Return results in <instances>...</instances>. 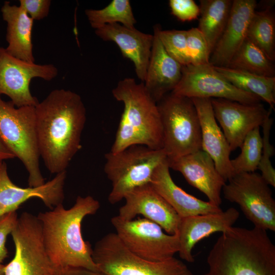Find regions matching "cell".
<instances>
[{"label": "cell", "instance_id": "6da1fadb", "mask_svg": "<svg viewBox=\"0 0 275 275\" xmlns=\"http://www.w3.org/2000/svg\"><path fill=\"white\" fill-rule=\"evenodd\" d=\"M35 107L40 157L50 173L66 171L81 147L86 121L82 100L70 90L56 89Z\"/></svg>", "mask_w": 275, "mask_h": 275}, {"label": "cell", "instance_id": "7a4b0ae2", "mask_svg": "<svg viewBox=\"0 0 275 275\" xmlns=\"http://www.w3.org/2000/svg\"><path fill=\"white\" fill-rule=\"evenodd\" d=\"M99 208V201L93 197L79 196L69 209L61 204L37 216L45 250L56 269L80 267L100 272L92 259L93 248L81 234L84 218Z\"/></svg>", "mask_w": 275, "mask_h": 275}, {"label": "cell", "instance_id": "3957f363", "mask_svg": "<svg viewBox=\"0 0 275 275\" xmlns=\"http://www.w3.org/2000/svg\"><path fill=\"white\" fill-rule=\"evenodd\" d=\"M204 275H275V246L266 231L231 227L207 258Z\"/></svg>", "mask_w": 275, "mask_h": 275}, {"label": "cell", "instance_id": "277c9868", "mask_svg": "<svg viewBox=\"0 0 275 275\" xmlns=\"http://www.w3.org/2000/svg\"><path fill=\"white\" fill-rule=\"evenodd\" d=\"M112 94L123 103L124 109L110 151L116 153L134 145L162 149V128L157 103L143 82L137 83L132 78H124L113 89Z\"/></svg>", "mask_w": 275, "mask_h": 275}, {"label": "cell", "instance_id": "5b68a950", "mask_svg": "<svg viewBox=\"0 0 275 275\" xmlns=\"http://www.w3.org/2000/svg\"><path fill=\"white\" fill-rule=\"evenodd\" d=\"M35 106L16 107L0 96V137L29 174L30 187L45 183L40 168Z\"/></svg>", "mask_w": 275, "mask_h": 275}, {"label": "cell", "instance_id": "8992f818", "mask_svg": "<svg viewBox=\"0 0 275 275\" xmlns=\"http://www.w3.org/2000/svg\"><path fill=\"white\" fill-rule=\"evenodd\" d=\"M105 159L104 171L112 185L108 200L115 204L134 189L150 183L155 170L167 155L163 149L134 145L116 153L110 151Z\"/></svg>", "mask_w": 275, "mask_h": 275}, {"label": "cell", "instance_id": "52a82bcc", "mask_svg": "<svg viewBox=\"0 0 275 275\" xmlns=\"http://www.w3.org/2000/svg\"><path fill=\"white\" fill-rule=\"evenodd\" d=\"M163 134V147L168 159L201 148V132L192 99L170 93L158 103Z\"/></svg>", "mask_w": 275, "mask_h": 275}, {"label": "cell", "instance_id": "ba28073f", "mask_svg": "<svg viewBox=\"0 0 275 275\" xmlns=\"http://www.w3.org/2000/svg\"><path fill=\"white\" fill-rule=\"evenodd\" d=\"M92 257L100 272L106 275H194L185 263L174 257L162 261L138 257L113 233L95 243Z\"/></svg>", "mask_w": 275, "mask_h": 275}, {"label": "cell", "instance_id": "9c48e42d", "mask_svg": "<svg viewBox=\"0 0 275 275\" xmlns=\"http://www.w3.org/2000/svg\"><path fill=\"white\" fill-rule=\"evenodd\" d=\"M222 191L228 201L237 204L254 227L275 231V201L269 185L255 172L235 175Z\"/></svg>", "mask_w": 275, "mask_h": 275}, {"label": "cell", "instance_id": "30bf717a", "mask_svg": "<svg viewBox=\"0 0 275 275\" xmlns=\"http://www.w3.org/2000/svg\"><path fill=\"white\" fill-rule=\"evenodd\" d=\"M11 234L15 255L5 265L4 275H54L56 268L45 250L37 216L23 212Z\"/></svg>", "mask_w": 275, "mask_h": 275}, {"label": "cell", "instance_id": "8fae6325", "mask_svg": "<svg viewBox=\"0 0 275 275\" xmlns=\"http://www.w3.org/2000/svg\"><path fill=\"white\" fill-rule=\"evenodd\" d=\"M111 223L118 237L131 253L144 259L162 261L174 257L179 250L178 234L171 235L146 218L126 221L118 215Z\"/></svg>", "mask_w": 275, "mask_h": 275}, {"label": "cell", "instance_id": "7c38bea8", "mask_svg": "<svg viewBox=\"0 0 275 275\" xmlns=\"http://www.w3.org/2000/svg\"><path fill=\"white\" fill-rule=\"evenodd\" d=\"M172 93L189 98H219L245 104L260 103L258 96L229 82L210 63L182 66L180 80Z\"/></svg>", "mask_w": 275, "mask_h": 275}, {"label": "cell", "instance_id": "4fadbf2b", "mask_svg": "<svg viewBox=\"0 0 275 275\" xmlns=\"http://www.w3.org/2000/svg\"><path fill=\"white\" fill-rule=\"evenodd\" d=\"M58 74L52 64H38L17 59L0 47V96H8L18 107L36 106L39 102L30 89L32 79L36 77L50 81Z\"/></svg>", "mask_w": 275, "mask_h": 275}, {"label": "cell", "instance_id": "5bb4252c", "mask_svg": "<svg viewBox=\"0 0 275 275\" xmlns=\"http://www.w3.org/2000/svg\"><path fill=\"white\" fill-rule=\"evenodd\" d=\"M214 117L231 151L240 148L248 134L260 127L270 115L260 103L245 104L224 99H210Z\"/></svg>", "mask_w": 275, "mask_h": 275}, {"label": "cell", "instance_id": "9a60e30c", "mask_svg": "<svg viewBox=\"0 0 275 275\" xmlns=\"http://www.w3.org/2000/svg\"><path fill=\"white\" fill-rule=\"evenodd\" d=\"M124 199L125 203L119 210L121 218L130 221L141 214L158 224L167 233L178 234L181 217L150 183L134 189Z\"/></svg>", "mask_w": 275, "mask_h": 275}, {"label": "cell", "instance_id": "2e32d148", "mask_svg": "<svg viewBox=\"0 0 275 275\" xmlns=\"http://www.w3.org/2000/svg\"><path fill=\"white\" fill-rule=\"evenodd\" d=\"M66 171L59 173L43 185L37 187H21L10 179L7 166L4 161L0 164V217L12 211H16L28 200L37 198L50 210L63 204Z\"/></svg>", "mask_w": 275, "mask_h": 275}, {"label": "cell", "instance_id": "e0dca14e", "mask_svg": "<svg viewBox=\"0 0 275 275\" xmlns=\"http://www.w3.org/2000/svg\"><path fill=\"white\" fill-rule=\"evenodd\" d=\"M167 160L170 169L180 172L190 185L206 196L209 202L220 206L221 192L226 182L207 153L200 150Z\"/></svg>", "mask_w": 275, "mask_h": 275}, {"label": "cell", "instance_id": "ac0fdd59", "mask_svg": "<svg viewBox=\"0 0 275 275\" xmlns=\"http://www.w3.org/2000/svg\"><path fill=\"white\" fill-rule=\"evenodd\" d=\"M192 100L200 123L202 150L212 158L217 171L226 182L235 175L230 158L231 151L214 117L211 100Z\"/></svg>", "mask_w": 275, "mask_h": 275}, {"label": "cell", "instance_id": "d6986e66", "mask_svg": "<svg viewBox=\"0 0 275 275\" xmlns=\"http://www.w3.org/2000/svg\"><path fill=\"white\" fill-rule=\"evenodd\" d=\"M239 216V212L231 207L225 211L181 218L178 233L180 257L188 262H194L192 251L194 246L211 234L222 233L232 227Z\"/></svg>", "mask_w": 275, "mask_h": 275}, {"label": "cell", "instance_id": "ffe728a7", "mask_svg": "<svg viewBox=\"0 0 275 275\" xmlns=\"http://www.w3.org/2000/svg\"><path fill=\"white\" fill-rule=\"evenodd\" d=\"M95 34L103 40L113 41L117 45L123 57L132 62L137 77L143 82L150 57L153 35L119 23L105 24L96 29Z\"/></svg>", "mask_w": 275, "mask_h": 275}, {"label": "cell", "instance_id": "44dd1931", "mask_svg": "<svg viewBox=\"0 0 275 275\" xmlns=\"http://www.w3.org/2000/svg\"><path fill=\"white\" fill-rule=\"evenodd\" d=\"M255 0H233L224 31L210 55L209 63L227 67L235 53L246 38L248 27L256 10Z\"/></svg>", "mask_w": 275, "mask_h": 275}, {"label": "cell", "instance_id": "7402d4cb", "mask_svg": "<svg viewBox=\"0 0 275 275\" xmlns=\"http://www.w3.org/2000/svg\"><path fill=\"white\" fill-rule=\"evenodd\" d=\"M159 26H154L153 44L143 82L157 103L177 85L181 77L182 67L165 50L158 37Z\"/></svg>", "mask_w": 275, "mask_h": 275}, {"label": "cell", "instance_id": "603a6c76", "mask_svg": "<svg viewBox=\"0 0 275 275\" xmlns=\"http://www.w3.org/2000/svg\"><path fill=\"white\" fill-rule=\"evenodd\" d=\"M150 183L181 218L223 211L220 207L201 200L177 185L170 175L167 158L155 170Z\"/></svg>", "mask_w": 275, "mask_h": 275}, {"label": "cell", "instance_id": "cb8c5ba5", "mask_svg": "<svg viewBox=\"0 0 275 275\" xmlns=\"http://www.w3.org/2000/svg\"><path fill=\"white\" fill-rule=\"evenodd\" d=\"M1 11L7 23L6 51L17 59L35 62L32 37L34 20L19 5H12L8 1L4 2Z\"/></svg>", "mask_w": 275, "mask_h": 275}, {"label": "cell", "instance_id": "d4e9b609", "mask_svg": "<svg viewBox=\"0 0 275 275\" xmlns=\"http://www.w3.org/2000/svg\"><path fill=\"white\" fill-rule=\"evenodd\" d=\"M231 0H200L198 29L203 34L211 55L229 19Z\"/></svg>", "mask_w": 275, "mask_h": 275}, {"label": "cell", "instance_id": "484cf974", "mask_svg": "<svg viewBox=\"0 0 275 275\" xmlns=\"http://www.w3.org/2000/svg\"><path fill=\"white\" fill-rule=\"evenodd\" d=\"M214 67L233 86L259 97L261 100L268 103L271 108H274L275 77L261 76L227 67Z\"/></svg>", "mask_w": 275, "mask_h": 275}, {"label": "cell", "instance_id": "4316f807", "mask_svg": "<svg viewBox=\"0 0 275 275\" xmlns=\"http://www.w3.org/2000/svg\"><path fill=\"white\" fill-rule=\"evenodd\" d=\"M272 5L255 11L250 21L248 38L271 62L275 60V16Z\"/></svg>", "mask_w": 275, "mask_h": 275}, {"label": "cell", "instance_id": "83f0119b", "mask_svg": "<svg viewBox=\"0 0 275 275\" xmlns=\"http://www.w3.org/2000/svg\"><path fill=\"white\" fill-rule=\"evenodd\" d=\"M227 67L255 74L275 77V68L263 52L246 38Z\"/></svg>", "mask_w": 275, "mask_h": 275}, {"label": "cell", "instance_id": "f1b7e54d", "mask_svg": "<svg viewBox=\"0 0 275 275\" xmlns=\"http://www.w3.org/2000/svg\"><path fill=\"white\" fill-rule=\"evenodd\" d=\"M85 14L91 26L95 30L111 23L134 28L136 22L128 0H113L102 9H86Z\"/></svg>", "mask_w": 275, "mask_h": 275}, {"label": "cell", "instance_id": "f546056e", "mask_svg": "<svg viewBox=\"0 0 275 275\" xmlns=\"http://www.w3.org/2000/svg\"><path fill=\"white\" fill-rule=\"evenodd\" d=\"M263 147L260 127L251 131L245 136L240 148V154L231 163L235 175L254 172L258 169Z\"/></svg>", "mask_w": 275, "mask_h": 275}, {"label": "cell", "instance_id": "4dcf8cb0", "mask_svg": "<svg viewBox=\"0 0 275 275\" xmlns=\"http://www.w3.org/2000/svg\"><path fill=\"white\" fill-rule=\"evenodd\" d=\"M186 30H162L159 26L158 35L168 54L182 66L189 65L186 39Z\"/></svg>", "mask_w": 275, "mask_h": 275}, {"label": "cell", "instance_id": "1f68e13d", "mask_svg": "<svg viewBox=\"0 0 275 275\" xmlns=\"http://www.w3.org/2000/svg\"><path fill=\"white\" fill-rule=\"evenodd\" d=\"M273 123L270 116L265 120L261 126L263 128V147L261 159L258 169L261 171V176L269 185L275 187V170L270 160L274 155V149L270 142V131Z\"/></svg>", "mask_w": 275, "mask_h": 275}, {"label": "cell", "instance_id": "d6a6232c", "mask_svg": "<svg viewBox=\"0 0 275 275\" xmlns=\"http://www.w3.org/2000/svg\"><path fill=\"white\" fill-rule=\"evenodd\" d=\"M186 46L189 65L209 63L210 54L206 41L198 28L186 30Z\"/></svg>", "mask_w": 275, "mask_h": 275}, {"label": "cell", "instance_id": "836d02e7", "mask_svg": "<svg viewBox=\"0 0 275 275\" xmlns=\"http://www.w3.org/2000/svg\"><path fill=\"white\" fill-rule=\"evenodd\" d=\"M169 6L172 15L182 22L192 21L200 15L199 6L193 0H170Z\"/></svg>", "mask_w": 275, "mask_h": 275}, {"label": "cell", "instance_id": "e575fe53", "mask_svg": "<svg viewBox=\"0 0 275 275\" xmlns=\"http://www.w3.org/2000/svg\"><path fill=\"white\" fill-rule=\"evenodd\" d=\"M16 211L8 212L0 217V263L8 257L6 246L7 238L14 229L18 219Z\"/></svg>", "mask_w": 275, "mask_h": 275}, {"label": "cell", "instance_id": "d590c367", "mask_svg": "<svg viewBox=\"0 0 275 275\" xmlns=\"http://www.w3.org/2000/svg\"><path fill=\"white\" fill-rule=\"evenodd\" d=\"M19 6L34 21L46 17L51 3L50 0H19Z\"/></svg>", "mask_w": 275, "mask_h": 275}, {"label": "cell", "instance_id": "8d00e7d4", "mask_svg": "<svg viewBox=\"0 0 275 275\" xmlns=\"http://www.w3.org/2000/svg\"><path fill=\"white\" fill-rule=\"evenodd\" d=\"M54 275H106L101 272L94 271L80 267H66L56 269Z\"/></svg>", "mask_w": 275, "mask_h": 275}, {"label": "cell", "instance_id": "74e56055", "mask_svg": "<svg viewBox=\"0 0 275 275\" xmlns=\"http://www.w3.org/2000/svg\"><path fill=\"white\" fill-rule=\"evenodd\" d=\"M16 158L14 154L8 149L0 137V164L6 160Z\"/></svg>", "mask_w": 275, "mask_h": 275}, {"label": "cell", "instance_id": "f35d334b", "mask_svg": "<svg viewBox=\"0 0 275 275\" xmlns=\"http://www.w3.org/2000/svg\"><path fill=\"white\" fill-rule=\"evenodd\" d=\"M5 265L0 263V275H4Z\"/></svg>", "mask_w": 275, "mask_h": 275}]
</instances>
